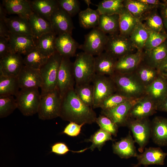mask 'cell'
I'll list each match as a JSON object with an SVG mask.
<instances>
[{
  "instance_id": "obj_43",
  "label": "cell",
  "mask_w": 167,
  "mask_h": 167,
  "mask_svg": "<svg viewBox=\"0 0 167 167\" xmlns=\"http://www.w3.org/2000/svg\"><path fill=\"white\" fill-rule=\"evenodd\" d=\"M17 108L16 101L13 96H0V118H5Z\"/></svg>"
},
{
  "instance_id": "obj_5",
  "label": "cell",
  "mask_w": 167,
  "mask_h": 167,
  "mask_svg": "<svg viewBox=\"0 0 167 167\" xmlns=\"http://www.w3.org/2000/svg\"><path fill=\"white\" fill-rule=\"evenodd\" d=\"M41 96L37 112L39 118L45 120L59 117L62 99L57 88Z\"/></svg>"
},
{
  "instance_id": "obj_34",
  "label": "cell",
  "mask_w": 167,
  "mask_h": 167,
  "mask_svg": "<svg viewBox=\"0 0 167 167\" xmlns=\"http://www.w3.org/2000/svg\"><path fill=\"white\" fill-rule=\"evenodd\" d=\"M134 72L145 88L159 75L156 69L147 64L142 60Z\"/></svg>"
},
{
  "instance_id": "obj_47",
  "label": "cell",
  "mask_w": 167,
  "mask_h": 167,
  "mask_svg": "<svg viewBox=\"0 0 167 167\" xmlns=\"http://www.w3.org/2000/svg\"><path fill=\"white\" fill-rule=\"evenodd\" d=\"M59 6L71 17L79 13L80 3L78 0H58Z\"/></svg>"
},
{
  "instance_id": "obj_21",
  "label": "cell",
  "mask_w": 167,
  "mask_h": 167,
  "mask_svg": "<svg viewBox=\"0 0 167 167\" xmlns=\"http://www.w3.org/2000/svg\"><path fill=\"white\" fill-rule=\"evenodd\" d=\"M79 45L68 33L57 36L55 41L56 51L62 57L70 58L75 55Z\"/></svg>"
},
{
  "instance_id": "obj_40",
  "label": "cell",
  "mask_w": 167,
  "mask_h": 167,
  "mask_svg": "<svg viewBox=\"0 0 167 167\" xmlns=\"http://www.w3.org/2000/svg\"><path fill=\"white\" fill-rule=\"evenodd\" d=\"M49 58L42 54L35 47L25 55L23 58L24 65L40 70L47 62Z\"/></svg>"
},
{
  "instance_id": "obj_19",
  "label": "cell",
  "mask_w": 167,
  "mask_h": 167,
  "mask_svg": "<svg viewBox=\"0 0 167 167\" xmlns=\"http://www.w3.org/2000/svg\"><path fill=\"white\" fill-rule=\"evenodd\" d=\"M151 138L159 146H167V118L156 116L151 121Z\"/></svg>"
},
{
  "instance_id": "obj_29",
  "label": "cell",
  "mask_w": 167,
  "mask_h": 167,
  "mask_svg": "<svg viewBox=\"0 0 167 167\" xmlns=\"http://www.w3.org/2000/svg\"><path fill=\"white\" fill-rule=\"evenodd\" d=\"M33 36L37 39L45 34L54 32L50 22L33 13L28 18Z\"/></svg>"
},
{
  "instance_id": "obj_22",
  "label": "cell",
  "mask_w": 167,
  "mask_h": 167,
  "mask_svg": "<svg viewBox=\"0 0 167 167\" xmlns=\"http://www.w3.org/2000/svg\"><path fill=\"white\" fill-rule=\"evenodd\" d=\"M143 51L137 50L118 59L115 67V72L124 74L134 72L141 62Z\"/></svg>"
},
{
  "instance_id": "obj_53",
  "label": "cell",
  "mask_w": 167,
  "mask_h": 167,
  "mask_svg": "<svg viewBox=\"0 0 167 167\" xmlns=\"http://www.w3.org/2000/svg\"><path fill=\"white\" fill-rule=\"evenodd\" d=\"M140 2L147 4L153 6L156 9H160L164 6L163 1H161L159 0H139Z\"/></svg>"
},
{
  "instance_id": "obj_26",
  "label": "cell",
  "mask_w": 167,
  "mask_h": 167,
  "mask_svg": "<svg viewBox=\"0 0 167 167\" xmlns=\"http://www.w3.org/2000/svg\"><path fill=\"white\" fill-rule=\"evenodd\" d=\"M167 57V39L159 46L148 51H143L142 61L156 68Z\"/></svg>"
},
{
  "instance_id": "obj_50",
  "label": "cell",
  "mask_w": 167,
  "mask_h": 167,
  "mask_svg": "<svg viewBox=\"0 0 167 167\" xmlns=\"http://www.w3.org/2000/svg\"><path fill=\"white\" fill-rule=\"evenodd\" d=\"M11 53L8 38L0 36V59Z\"/></svg>"
},
{
  "instance_id": "obj_28",
  "label": "cell",
  "mask_w": 167,
  "mask_h": 167,
  "mask_svg": "<svg viewBox=\"0 0 167 167\" xmlns=\"http://www.w3.org/2000/svg\"><path fill=\"white\" fill-rule=\"evenodd\" d=\"M5 21L11 34L33 36L28 19L17 16L7 17Z\"/></svg>"
},
{
  "instance_id": "obj_1",
  "label": "cell",
  "mask_w": 167,
  "mask_h": 167,
  "mask_svg": "<svg viewBox=\"0 0 167 167\" xmlns=\"http://www.w3.org/2000/svg\"><path fill=\"white\" fill-rule=\"evenodd\" d=\"M60 117L63 120L79 124L96 122V113L78 97L74 89L68 91L62 98Z\"/></svg>"
},
{
  "instance_id": "obj_56",
  "label": "cell",
  "mask_w": 167,
  "mask_h": 167,
  "mask_svg": "<svg viewBox=\"0 0 167 167\" xmlns=\"http://www.w3.org/2000/svg\"><path fill=\"white\" fill-rule=\"evenodd\" d=\"M7 14L6 11L2 4H0V20H5Z\"/></svg>"
},
{
  "instance_id": "obj_33",
  "label": "cell",
  "mask_w": 167,
  "mask_h": 167,
  "mask_svg": "<svg viewBox=\"0 0 167 167\" xmlns=\"http://www.w3.org/2000/svg\"><path fill=\"white\" fill-rule=\"evenodd\" d=\"M119 15V34L129 37L140 20L125 8Z\"/></svg>"
},
{
  "instance_id": "obj_11",
  "label": "cell",
  "mask_w": 167,
  "mask_h": 167,
  "mask_svg": "<svg viewBox=\"0 0 167 167\" xmlns=\"http://www.w3.org/2000/svg\"><path fill=\"white\" fill-rule=\"evenodd\" d=\"M105 51L117 59L133 53L135 48L129 37L118 34L108 35Z\"/></svg>"
},
{
  "instance_id": "obj_39",
  "label": "cell",
  "mask_w": 167,
  "mask_h": 167,
  "mask_svg": "<svg viewBox=\"0 0 167 167\" xmlns=\"http://www.w3.org/2000/svg\"><path fill=\"white\" fill-rule=\"evenodd\" d=\"M124 0H103L97 5L100 15H119L125 8Z\"/></svg>"
},
{
  "instance_id": "obj_51",
  "label": "cell",
  "mask_w": 167,
  "mask_h": 167,
  "mask_svg": "<svg viewBox=\"0 0 167 167\" xmlns=\"http://www.w3.org/2000/svg\"><path fill=\"white\" fill-rule=\"evenodd\" d=\"M159 75L167 80V57L157 68Z\"/></svg>"
},
{
  "instance_id": "obj_30",
  "label": "cell",
  "mask_w": 167,
  "mask_h": 167,
  "mask_svg": "<svg viewBox=\"0 0 167 167\" xmlns=\"http://www.w3.org/2000/svg\"><path fill=\"white\" fill-rule=\"evenodd\" d=\"M139 20L148 29L166 33L163 20L158 13L157 9H153L146 13Z\"/></svg>"
},
{
  "instance_id": "obj_7",
  "label": "cell",
  "mask_w": 167,
  "mask_h": 167,
  "mask_svg": "<svg viewBox=\"0 0 167 167\" xmlns=\"http://www.w3.org/2000/svg\"><path fill=\"white\" fill-rule=\"evenodd\" d=\"M92 83L94 90L92 108H100L102 102L116 92L114 83L110 77L96 74Z\"/></svg>"
},
{
  "instance_id": "obj_46",
  "label": "cell",
  "mask_w": 167,
  "mask_h": 167,
  "mask_svg": "<svg viewBox=\"0 0 167 167\" xmlns=\"http://www.w3.org/2000/svg\"><path fill=\"white\" fill-rule=\"evenodd\" d=\"M96 122L101 129L115 136H117L118 126L107 117L101 114L97 118Z\"/></svg>"
},
{
  "instance_id": "obj_2",
  "label": "cell",
  "mask_w": 167,
  "mask_h": 167,
  "mask_svg": "<svg viewBox=\"0 0 167 167\" xmlns=\"http://www.w3.org/2000/svg\"><path fill=\"white\" fill-rule=\"evenodd\" d=\"M115 85L116 92L131 99H137L145 95V87L133 72H117L110 76Z\"/></svg>"
},
{
  "instance_id": "obj_48",
  "label": "cell",
  "mask_w": 167,
  "mask_h": 167,
  "mask_svg": "<svg viewBox=\"0 0 167 167\" xmlns=\"http://www.w3.org/2000/svg\"><path fill=\"white\" fill-rule=\"evenodd\" d=\"M88 149H84L78 151H74L70 150L66 144L62 142H58L54 144L51 146V152L59 155H64L67 153L69 151L74 152H82Z\"/></svg>"
},
{
  "instance_id": "obj_32",
  "label": "cell",
  "mask_w": 167,
  "mask_h": 167,
  "mask_svg": "<svg viewBox=\"0 0 167 167\" xmlns=\"http://www.w3.org/2000/svg\"><path fill=\"white\" fill-rule=\"evenodd\" d=\"M56 37L54 32L43 34L36 39V47L42 54L49 57L56 51L55 47Z\"/></svg>"
},
{
  "instance_id": "obj_9",
  "label": "cell",
  "mask_w": 167,
  "mask_h": 167,
  "mask_svg": "<svg viewBox=\"0 0 167 167\" xmlns=\"http://www.w3.org/2000/svg\"><path fill=\"white\" fill-rule=\"evenodd\" d=\"M151 121L149 118L129 119L126 126L132 132L135 142L139 146V151L142 153L151 138Z\"/></svg>"
},
{
  "instance_id": "obj_4",
  "label": "cell",
  "mask_w": 167,
  "mask_h": 167,
  "mask_svg": "<svg viewBox=\"0 0 167 167\" xmlns=\"http://www.w3.org/2000/svg\"><path fill=\"white\" fill-rule=\"evenodd\" d=\"M62 57L56 51L40 69L42 80L41 95L57 88L58 73Z\"/></svg>"
},
{
  "instance_id": "obj_31",
  "label": "cell",
  "mask_w": 167,
  "mask_h": 167,
  "mask_svg": "<svg viewBox=\"0 0 167 167\" xmlns=\"http://www.w3.org/2000/svg\"><path fill=\"white\" fill-rule=\"evenodd\" d=\"M119 19V15H100L97 27L109 35L118 34L120 33Z\"/></svg>"
},
{
  "instance_id": "obj_13",
  "label": "cell",
  "mask_w": 167,
  "mask_h": 167,
  "mask_svg": "<svg viewBox=\"0 0 167 167\" xmlns=\"http://www.w3.org/2000/svg\"><path fill=\"white\" fill-rule=\"evenodd\" d=\"M157 106L146 95L137 99L131 108L129 118L139 119L149 117L156 113Z\"/></svg>"
},
{
  "instance_id": "obj_14",
  "label": "cell",
  "mask_w": 167,
  "mask_h": 167,
  "mask_svg": "<svg viewBox=\"0 0 167 167\" xmlns=\"http://www.w3.org/2000/svg\"><path fill=\"white\" fill-rule=\"evenodd\" d=\"M137 100H129L114 108L102 110L101 114L109 118L118 126H126L130 111Z\"/></svg>"
},
{
  "instance_id": "obj_25",
  "label": "cell",
  "mask_w": 167,
  "mask_h": 167,
  "mask_svg": "<svg viewBox=\"0 0 167 167\" xmlns=\"http://www.w3.org/2000/svg\"><path fill=\"white\" fill-rule=\"evenodd\" d=\"M2 4L9 15L16 14L28 19L33 13L29 0H4Z\"/></svg>"
},
{
  "instance_id": "obj_37",
  "label": "cell",
  "mask_w": 167,
  "mask_h": 167,
  "mask_svg": "<svg viewBox=\"0 0 167 167\" xmlns=\"http://www.w3.org/2000/svg\"><path fill=\"white\" fill-rule=\"evenodd\" d=\"M123 3L124 7L139 20L146 13L156 8L139 0H124Z\"/></svg>"
},
{
  "instance_id": "obj_55",
  "label": "cell",
  "mask_w": 167,
  "mask_h": 167,
  "mask_svg": "<svg viewBox=\"0 0 167 167\" xmlns=\"http://www.w3.org/2000/svg\"><path fill=\"white\" fill-rule=\"evenodd\" d=\"M157 110L167 113V97L157 106Z\"/></svg>"
},
{
  "instance_id": "obj_6",
  "label": "cell",
  "mask_w": 167,
  "mask_h": 167,
  "mask_svg": "<svg viewBox=\"0 0 167 167\" xmlns=\"http://www.w3.org/2000/svg\"><path fill=\"white\" fill-rule=\"evenodd\" d=\"M16 96L17 108L26 116L37 113L41 100L38 88L21 89Z\"/></svg>"
},
{
  "instance_id": "obj_15",
  "label": "cell",
  "mask_w": 167,
  "mask_h": 167,
  "mask_svg": "<svg viewBox=\"0 0 167 167\" xmlns=\"http://www.w3.org/2000/svg\"><path fill=\"white\" fill-rule=\"evenodd\" d=\"M24 65L21 55L11 53L0 59V75L17 77Z\"/></svg>"
},
{
  "instance_id": "obj_35",
  "label": "cell",
  "mask_w": 167,
  "mask_h": 167,
  "mask_svg": "<svg viewBox=\"0 0 167 167\" xmlns=\"http://www.w3.org/2000/svg\"><path fill=\"white\" fill-rule=\"evenodd\" d=\"M148 36L147 28L139 21L129 37L135 49L138 51H143Z\"/></svg>"
},
{
  "instance_id": "obj_41",
  "label": "cell",
  "mask_w": 167,
  "mask_h": 167,
  "mask_svg": "<svg viewBox=\"0 0 167 167\" xmlns=\"http://www.w3.org/2000/svg\"><path fill=\"white\" fill-rule=\"evenodd\" d=\"M74 91L79 98L86 105L92 107L94 101V90L91 84H75Z\"/></svg>"
},
{
  "instance_id": "obj_20",
  "label": "cell",
  "mask_w": 167,
  "mask_h": 167,
  "mask_svg": "<svg viewBox=\"0 0 167 167\" xmlns=\"http://www.w3.org/2000/svg\"><path fill=\"white\" fill-rule=\"evenodd\" d=\"M145 95L157 106L167 97V80L159 75L151 84L145 88Z\"/></svg>"
},
{
  "instance_id": "obj_52",
  "label": "cell",
  "mask_w": 167,
  "mask_h": 167,
  "mask_svg": "<svg viewBox=\"0 0 167 167\" xmlns=\"http://www.w3.org/2000/svg\"><path fill=\"white\" fill-rule=\"evenodd\" d=\"M10 34L5 21L0 20V36L8 38Z\"/></svg>"
},
{
  "instance_id": "obj_23",
  "label": "cell",
  "mask_w": 167,
  "mask_h": 167,
  "mask_svg": "<svg viewBox=\"0 0 167 167\" xmlns=\"http://www.w3.org/2000/svg\"><path fill=\"white\" fill-rule=\"evenodd\" d=\"M118 59L105 52H103L95 57L96 74L109 76L115 72V67Z\"/></svg>"
},
{
  "instance_id": "obj_58",
  "label": "cell",
  "mask_w": 167,
  "mask_h": 167,
  "mask_svg": "<svg viewBox=\"0 0 167 167\" xmlns=\"http://www.w3.org/2000/svg\"><path fill=\"white\" fill-rule=\"evenodd\" d=\"M85 3L88 5V8H89L90 4H91V1L90 0H85L84 1Z\"/></svg>"
},
{
  "instance_id": "obj_3",
  "label": "cell",
  "mask_w": 167,
  "mask_h": 167,
  "mask_svg": "<svg viewBox=\"0 0 167 167\" xmlns=\"http://www.w3.org/2000/svg\"><path fill=\"white\" fill-rule=\"evenodd\" d=\"M75 84H91L96 74L95 57L84 52L78 53L73 63Z\"/></svg>"
},
{
  "instance_id": "obj_54",
  "label": "cell",
  "mask_w": 167,
  "mask_h": 167,
  "mask_svg": "<svg viewBox=\"0 0 167 167\" xmlns=\"http://www.w3.org/2000/svg\"><path fill=\"white\" fill-rule=\"evenodd\" d=\"M164 6L161 9L160 15L163 19H167V0H163Z\"/></svg>"
},
{
  "instance_id": "obj_45",
  "label": "cell",
  "mask_w": 167,
  "mask_h": 167,
  "mask_svg": "<svg viewBox=\"0 0 167 167\" xmlns=\"http://www.w3.org/2000/svg\"><path fill=\"white\" fill-rule=\"evenodd\" d=\"M131 99L116 92L105 99L101 104L100 108L102 110L115 107Z\"/></svg>"
},
{
  "instance_id": "obj_10",
  "label": "cell",
  "mask_w": 167,
  "mask_h": 167,
  "mask_svg": "<svg viewBox=\"0 0 167 167\" xmlns=\"http://www.w3.org/2000/svg\"><path fill=\"white\" fill-rule=\"evenodd\" d=\"M70 58L62 57L58 73L57 88L62 98L68 91L74 89L75 84L73 63Z\"/></svg>"
},
{
  "instance_id": "obj_24",
  "label": "cell",
  "mask_w": 167,
  "mask_h": 167,
  "mask_svg": "<svg viewBox=\"0 0 167 167\" xmlns=\"http://www.w3.org/2000/svg\"><path fill=\"white\" fill-rule=\"evenodd\" d=\"M135 142L129 132L126 137L113 143V152L122 159L136 157L138 154L135 145Z\"/></svg>"
},
{
  "instance_id": "obj_16",
  "label": "cell",
  "mask_w": 167,
  "mask_h": 167,
  "mask_svg": "<svg viewBox=\"0 0 167 167\" xmlns=\"http://www.w3.org/2000/svg\"><path fill=\"white\" fill-rule=\"evenodd\" d=\"M167 156V152H164L160 147L145 148L143 152L136 156L137 163L131 167H139L142 165H163Z\"/></svg>"
},
{
  "instance_id": "obj_42",
  "label": "cell",
  "mask_w": 167,
  "mask_h": 167,
  "mask_svg": "<svg viewBox=\"0 0 167 167\" xmlns=\"http://www.w3.org/2000/svg\"><path fill=\"white\" fill-rule=\"evenodd\" d=\"M113 140L111 134L100 128L92 135L87 141L92 143L91 146L89 148L93 151L96 148L99 151L101 150L106 141Z\"/></svg>"
},
{
  "instance_id": "obj_49",
  "label": "cell",
  "mask_w": 167,
  "mask_h": 167,
  "mask_svg": "<svg viewBox=\"0 0 167 167\" xmlns=\"http://www.w3.org/2000/svg\"><path fill=\"white\" fill-rule=\"evenodd\" d=\"M84 125L71 122L65 128L62 133L70 136H77L80 134L81 128Z\"/></svg>"
},
{
  "instance_id": "obj_27",
  "label": "cell",
  "mask_w": 167,
  "mask_h": 167,
  "mask_svg": "<svg viewBox=\"0 0 167 167\" xmlns=\"http://www.w3.org/2000/svg\"><path fill=\"white\" fill-rule=\"evenodd\" d=\"M29 2L33 12L49 21L59 6L58 0H33Z\"/></svg>"
},
{
  "instance_id": "obj_12",
  "label": "cell",
  "mask_w": 167,
  "mask_h": 167,
  "mask_svg": "<svg viewBox=\"0 0 167 167\" xmlns=\"http://www.w3.org/2000/svg\"><path fill=\"white\" fill-rule=\"evenodd\" d=\"M49 21L57 36L63 33L72 35L74 26L71 17L59 6L52 15Z\"/></svg>"
},
{
  "instance_id": "obj_57",
  "label": "cell",
  "mask_w": 167,
  "mask_h": 167,
  "mask_svg": "<svg viewBox=\"0 0 167 167\" xmlns=\"http://www.w3.org/2000/svg\"><path fill=\"white\" fill-rule=\"evenodd\" d=\"M164 25V27L166 32L167 34V19H163Z\"/></svg>"
},
{
  "instance_id": "obj_18",
  "label": "cell",
  "mask_w": 167,
  "mask_h": 167,
  "mask_svg": "<svg viewBox=\"0 0 167 167\" xmlns=\"http://www.w3.org/2000/svg\"><path fill=\"white\" fill-rule=\"evenodd\" d=\"M19 88L41 87L42 80L40 70L36 69L24 65L18 77Z\"/></svg>"
},
{
  "instance_id": "obj_38",
  "label": "cell",
  "mask_w": 167,
  "mask_h": 167,
  "mask_svg": "<svg viewBox=\"0 0 167 167\" xmlns=\"http://www.w3.org/2000/svg\"><path fill=\"white\" fill-rule=\"evenodd\" d=\"M19 88L17 77L0 75V96H15Z\"/></svg>"
},
{
  "instance_id": "obj_36",
  "label": "cell",
  "mask_w": 167,
  "mask_h": 167,
  "mask_svg": "<svg viewBox=\"0 0 167 167\" xmlns=\"http://www.w3.org/2000/svg\"><path fill=\"white\" fill-rule=\"evenodd\" d=\"M100 14L97 10L89 8L81 11L79 13L80 26L85 29L94 28L98 25Z\"/></svg>"
},
{
  "instance_id": "obj_8",
  "label": "cell",
  "mask_w": 167,
  "mask_h": 167,
  "mask_svg": "<svg viewBox=\"0 0 167 167\" xmlns=\"http://www.w3.org/2000/svg\"><path fill=\"white\" fill-rule=\"evenodd\" d=\"M108 38V35L96 27L85 35L84 43L79 48L93 56H97L105 50Z\"/></svg>"
},
{
  "instance_id": "obj_17",
  "label": "cell",
  "mask_w": 167,
  "mask_h": 167,
  "mask_svg": "<svg viewBox=\"0 0 167 167\" xmlns=\"http://www.w3.org/2000/svg\"><path fill=\"white\" fill-rule=\"evenodd\" d=\"M8 39L12 53L25 55L36 47V39L32 36L10 34Z\"/></svg>"
},
{
  "instance_id": "obj_44",
  "label": "cell",
  "mask_w": 167,
  "mask_h": 167,
  "mask_svg": "<svg viewBox=\"0 0 167 167\" xmlns=\"http://www.w3.org/2000/svg\"><path fill=\"white\" fill-rule=\"evenodd\" d=\"M147 29L149 36L143 48L144 51H149L159 46L167 39L166 33Z\"/></svg>"
}]
</instances>
